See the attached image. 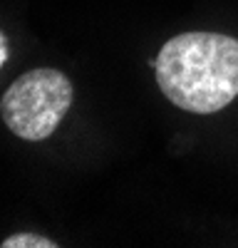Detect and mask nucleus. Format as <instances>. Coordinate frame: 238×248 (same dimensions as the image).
I'll list each match as a JSON object with an SVG mask.
<instances>
[{
    "mask_svg": "<svg viewBox=\"0 0 238 248\" xmlns=\"http://www.w3.org/2000/svg\"><path fill=\"white\" fill-rule=\"evenodd\" d=\"M164 97L193 114H213L238 97V40L221 32H184L156 57Z\"/></svg>",
    "mask_w": 238,
    "mask_h": 248,
    "instance_id": "f257e3e1",
    "label": "nucleus"
},
{
    "mask_svg": "<svg viewBox=\"0 0 238 248\" xmlns=\"http://www.w3.org/2000/svg\"><path fill=\"white\" fill-rule=\"evenodd\" d=\"M72 105V82L52 67H37L17 77L0 99L8 129L25 141L47 139Z\"/></svg>",
    "mask_w": 238,
    "mask_h": 248,
    "instance_id": "f03ea898",
    "label": "nucleus"
},
{
    "mask_svg": "<svg viewBox=\"0 0 238 248\" xmlns=\"http://www.w3.org/2000/svg\"><path fill=\"white\" fill-rule=\"evenodd\" d=\"M0 248H57V243L37 233H15L0 243Z\"/></svg>",
    "mask_w": 238,
    "mask_h": 248,
    "instance_id": "7ed1b4c3",
    "label": "nucleus"
},
{
    "mask_svg": "<svg viewBox=\"0 0 238 248\" xmlns=\"http://www.w3.org/2000/svg\"><path fill=\"white\" fill-rule=\"evenodd\" d=\"M5 57H8V47L3 45V37H0V65L5 62Z\"/></svg>",
    "mask_w": 238,
    "mask_h": 248,
    "instance_id": "20e7f679",
    "label": "nucleus"
}]
</instances>
